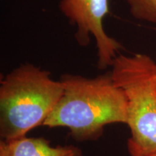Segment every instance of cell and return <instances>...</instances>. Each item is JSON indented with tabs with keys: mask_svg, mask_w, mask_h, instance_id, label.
<instances>
[{
	"mask_svg": "<svg viewBox=\"0 0 156 156\" xmlns=\"http://www.w3.org/2000/svg\"><path fill=\"white\" fill-rule=\"evenodd\" d=\"M147 156H156V152H155V153H152V154H151V155H147Z\"/></svg>",
	"mask_w": 156,
	"mask_h": 156,
	"instance_id": "7",
	"label": "cell"
},
{
	"mask_svg": "<svg viewBox=\"0 0 156 156\" xmlns=\"http://www.w3.org/2000/svg\"><path fill=\"white\" fill-rule=\"evenodd\" d=\"M156 63L142 54L119 55L111 72L127 100V124L131 131L127 147L131 156L156 152Z\"/></svg>",
	"mask_w": 156,
	"mask_h": 156,
	"instance_id": "3",
	"label": "cell"
},
{
	"mask_svg": "<svg viewBox=\"0 0 156 156\" xmlns=\"http://www.w3.org/2000/svg\"><path fill=\"white\" fill-rule=\"evenodd\" d=\"M134 18L156 24V0H126Z\"/></svg>",
	"mask_w": 156,
	"mask_h": 156,
	"instance_id": "6",
	"label": "cell"
},
{
	"mask_svg": "<svg viewBox=\"0 0 156 156\" xmlns=\"http://www.w3.org/2000/svg\"><path fill=\"white\" fill-rule=\"evenodd\" d=\"M155 82L156 85V66H155Z\"/></svg>",
	"mask_w": 156,
	"mask_h": 156,
	"instance_id": "8",
	"label": "cell"
},
{
	"mask_svg": "<svg viewBox=\"0 0 156 156\" xmlns=\"http://www.w3.org/2000/svg\"><path fill=\"white\" fill-rule=\"evenodd\" d=\"M60 80L64 92L43 125L67 127L79 141L96 140L106 125L127 124V100L112 73L94 78L65 74Z\"/></svg>",
	"mask_w": 156,
	"mask_h": 156,
	"instance_id": "1",
	"label": "cell"
},
{
	"mask_svg": "<svg viewBox=\"0 0 156 156\" xmlns=\"http://www.w3.org/2000/svg\"><path fill=\"white\" fill-rule=\"evenodd\" d=\"M108 1L61 0L59 3L60 11L77 28L75 38L80 46H88L91 37L95 39L99 69L112 67L122 48V44L109 36L103 27V20L109 13Z\"/></svg>",
	"mask_w": 156,
	"mask_h": 156,
	"instance_id": "4",
	"label": "cell"
},
{
	"mask_svg": "<svg viewBox=\"0 0 156 156\" xmlns=\"http://www.w3.org/2000/svg\"><path fill=\"white\" fill-rule=\"evenodd\" d=\"M64 92L63 84L49 72L25 64L6 76L0 86L2 140L25 136L43 125Z\"/></svg>",
	"mask_w": 156,
	"mask_h": 156,
	"instance_id": "2",
	"label": "cell"
},
{
	"mask_svg": "<svg viewBox=\"0 0 156 156\" xmlns=\"http://www.w3.org/2000/svg\"><path fill=\"white\" fill-rule=\"evenodd\" d=\"M80 149L73 145L52 147L44 138L23 137L2 140L0 156H81Z\"/></svg>",
	"mask_w": 156,
	"mask_h": 156,
	"instance_id": "5",
	"label": "cell"
}]
</instances>
